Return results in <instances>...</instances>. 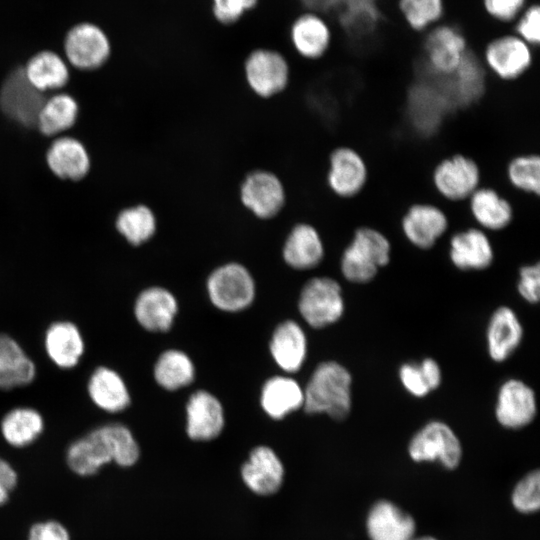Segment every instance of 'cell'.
Instances as JSON below:
<instances>
[{
  "label": "cell",
  "instance_id": "1",
  "mask_svg": "<svg viewBox=\"0 0 540 540\" xmlns=\"http://www.w3.org/2000/svg\"><path fill=\"white\" fill-rule=\"evenodd\" d=\"M139 456L132 432L122 424L112 423L74 441L67 450V463L76 474L89 476L111 461L122 467L133 466Z\"/></svg>",
  "mask_w": 540,
  "mask_h": 540
},
{
  "label": "cell",
  "instance_id": "2",
  "mask_svg": "<svg viewBox=\"0 0 540 540\" xmlns=\"http://www.w3.org/2000/svg\"><path fill=\"white\" fill-rule=\"evenodd\" d=\"M304 390L303 408L308 414H327L346 419L352 409V375L341 363L324 361L313 371Z\"/></svg>",
  "mask_w": 540,
  "mask_h": 540
},
{
  "label": "cell",
  "instance_id": "3",
  "mask_svg": "<svg viewBox=\"0 0 540 540\" xmlns=\"http://www.w3.org/2000/svg\"><path fill=\"white\" fill-rule=\"evenodd\" d=\"M391 254V242L381 230L369 225L359 226L342 251L341 274L354 284L369 283L390 263Z\"/></svg>",
  "mask_w": 540,
  "mask_h": 540
},
{
  "label": "cell",
  "instance_id": "4",
  "mask_svg": "<svg viewBox=\"0 0 540 540\" xmlns=\"http://www.w3.org/2000/svg\"><path fill=\"white\" fill-rule=\"evenodd\" d=\"M242 71L246 86L260 99L274 98L290 84V63L280 50L273 47L252 48L243 60Z\"/></svg>",
  "mask_w": 540,
  "mask_h": 540
},
{
  "label": "cell",
  "instance_id": "5",
  "mask_svg": "<svg viewBox=\"0 0 540 540\" xmlns=\"http://www.w3.org/2000/svg\"><path fill=\"white\" fill-rule=\"evenodd\" d=\"M287 189L273 170L255 168L248 171L238 186L240 205L253 218L270 221L277 218L287 204Z\"/></svg>",
  "mask_w": 540,
  "mask_h": 540
},
{
  "label": "cell",
  "instance_id": "6",
  "mask_svg": "<svg viewBox=\"0 0 540 540\" xmlns=\"http://www.w3.org/2000/svg\"><path fill=\"white\" fill-rule=\"evenodd\" d=\"M298 308L303 319L313 328L336 323L345 311L339 282L328 276L310 279L301 290Z\"/></svg>",
  "mask_w": 540,
  "mask_h": 540
},
{
  "label": "cell",
  "instance_id": "7",
  "mask_svg": "<svg viewBox=\"0 0 540 540\" xmlns=\"http://www.w3.org/2000/svg\"><path fill=\"white\" fill-rule=\"evenodd\" d=\"M479 164L463 153L438 161L431 172V183L439 196L449 202L467 201L481 186Z\"/></svg>",
  "mask_w": 540,
  "mask_h": 540
},
{
  "label": "cell",
  "instance_id": "8",
  "mask_svg": "<svg viewBox=\"0 0 540 540\" xmlns=\"http://www.w3.org/2000/svg\"><path fill=\"white\" fill-rule=\"evenodd\" d=\"M207 291L214 306L226 312L247 308L255 296V283L248 269L238 262L215 268L207 279Z\"/></svg>",
  "mask_w": 540,
  "mask_h": 540
},
{
  "label": "cell",
  "instance_id": "9",
  "mask_svg": "<svg viewBox=\"0 0 540 540\" xmlns=\"http://www.w3.org/2000/svg\"><path fill=\"white\" fill-rule=\"evenodd\" d=\"M408 454L415 462L437 461L448 469L456 468L462 458V445L446 422L431 420L410 439Z\"/></svg>",
  "mask_w": 540,
  "mask_h": 540
},
{
  "label": "cell",
  "instance_id": "10",
  "mask_svg": "<svg viewBox=\"0 0 540 540\" xmlns=\"http://www.w3.org/2000/svg\"><path fill=\"white\" fill-rule=\"evenodd\" d=\"M368 179V164L356 148L339 145L330 151L325 182L334 196L341 199L354 198L364 190Z\"/></svg>",
  "mask_w": 540,
  "mask_h": 540
},
{
  "label": "cell",
  "instance_id": "11",
  "mask_svg": "<svg viewBox=\"0 0 540 540\" xmlns=\"http://www.w3.org/2000/svg\"><path fill=\"white\" fill-rule=\"evenodd\" d=\"M423 50L428 74L446 76L460 65L469 49L460 28L452 24H439L428 30Z\"/></svg>",
  "mask_w": 540,
  "mask_h": 540
},
{
  "label": "cell",
  "instance_id": "12",
  "mask_svg": "<svg viewBox=\"0 0 540 540\" xmlns=\"http://www.w3.org/2000/svg\"><path fill=\"white\" fill-rule=\"evenodd\" d=\"M430 76L434 77L448 107L469 106L485 92V66L471 50L467 51L460 65L451 74Z\"/></svg>",
  "mask_w": 540,
  "mask_h": 540
},
{
  "label": "cell",
  "instance_id": "13",
  "mask_svg": "<svg viewBox=\"0 0 540 540\" xmlns=\"http://www.w3.org/2000/svg\"><path fill=\"white\" fill-rule=\"evenodd\" d=\"M532 62V47L515 33L494 37L484 48V66L502 81L519 79Z\"/></svg>",
  "mask_w": 540,
  "mask_h": 540
},
{
  "label": "cell",
  "instance_id": "14",
  "mask_svg": "<svg viewBox=\"0 0 540 540\" xmlns=\"http://www.w3.org/2000/svg\"><path fill=\"white\" fill-rule=\"evenodd\" d=\"M45 94L27 79L23 67L14 69L0 88V109L8 118L24 127L37 126Z\"/></svg>",
  "mask_w": 540,
  "mask_h": 540
},
{
  "label": "cell",
  "instance_id": "15",
  "mask_svg": "<svg viewBox=\"0 0 540 540\" xmlns=\"http://www.w3.org/2000/svg\"><path fill=\"white\" fill-rule=\"evenodd\" d=\"M537 410L535 391L525 381L509 378L499 386L494 415L502 427L522 429L534 421Z\"/></svg>",
  "mask_w": 540,
  "mask_h": 540
},
{
  "label": "cell",
  "instance_id": "16",
  "mask_svg": "<svg viewBox=\"0 0 540 540\" xmlns=\"http://www.w3.org/2000/svg\"><path fill=\"white\" fill-rule=\"evenodd\" d=\"M449 217L436 204L415 202L407 207L400 219L405 239L420 250H429L449 229Z\"/></svg>",
  "mask_w": 540,
  "mask_h": 540
},
{
  "label": "cell",
  "instance_id": "17",
  "mask_svg": "<svg viewBox=\"0 0 540 540\" xmlns=\"http://www.w3.org/2000/svg\"><path fill=\"white\" fill-rule=\"evenodd\" d=\"M65 55L74 67L94 70L108 60L111 44L105 32L92 23L73 26L64 40Z\"/></svg>",
  "mask_w": 540,
  "mask_h": 540
},
{
  "label": "cell",
  "instance_id": "18",
  "mask_svg": "<svg viewBox=\"0 0 540 540\" xmlns=\"http://www.w3.org/2000/svg\"><path fill=\"white\" fill-rule=\"evenodd\" d=\"M288 39L294 52L305 60H319L329 51L332 30L324 15L304 10L288 27Z\"/></svg>",
  "mask_w": 540,
  "mask_h": 540
},
{
  "label": "cell",
  "instance_id": "19",
  "mask_svg": "<svg viewBox=\"0 0 540 540\" xmlns=\"http://www.w3.org/2000/svg\"><path fill=\"white\" fill-rule=\"evenodd\" d=\"M448 256L451 264L458 270L482 271L492 265L495 251L488 233L475 226L451 235Z\"/></svg>",
  "mask_w": 540,
  "mask_h": 540
},
{
  "label": "cell",
  "instance_id": "20",
  "mask_svg": "<svg viewBox=\"0 0 540 540\" xmlns=\"http://www.w3.org/2000/svg\"><path fill=\"white\" fill-rule=\"evenodd\" d=\"M285 469L281 459L268 446H257L241 467L245 486L259 496H271L283 485Z\"/></svg>",
  "mask_w": 540,
  "mask_h": 540
},
{
  "label": "cell",
  "instance_id": "21",
  "mask_svg": "<svg viewBox=\"0 0 540 540\" xmlns=\"http://www.w3.org/2000/svg\"><path fill=\"white\" fill-rule=\"evenodd\" d=\"M524 328L517 313L509 306L497 307L489 317L485 339L488 356L495 363L508 360L519 348Z\"/></svg>",
  "mask_w": 540,
  "mask_h": 540
},
{
  "label": "cell",
  "instance_id": "22",
  "mask_svg": "<svg viewBox=\"0 0 540 540\" xmlns=\"http://www.w3.org/2000/svg\"><path fill=\"white\" fill-rule=\"evenodd\" d=\"M324 256V241L315 225L299 221L291 226L282 246V257L288 266L296 270L313 269Z\"/></svg>",
  "mask_w": 540,
  "mask_h": 540
},
{
  "label": "cell",
  "instance_id": "23",
  "mask_svg": "<svg viewBox=\"0 0 540 540\" xmlns=\"http://www.w3.org/2000/svg\"><path fill=\"white\" fill-rule=\"evenodd\" d=\"M186 431L194 441H210L220 435L224 427V411L220 401L211 393L199 390L191 395L186 405Z\"/></svg>",
  "mask_w": 540,
  "mask_h": 540
},
{
  "label": "cell",
  "instance_id": "24",
  "mask_svg": "<svg viewBox=\"0 0 540 540\" xmlns=\"http://www.w3.org/2000/svg\"><path fill=\"white\" fill-rule=\"evenodd\" d=\"M467 201L472 219L486 232L502 231L514 219L511 202L492 187L480 186Z\"/></svg>",
  "mask_w": 540,
  "mask_h": 540
},
{
  "label": "cell",
  "instance_id": "25",
  "mask_svg": "<svg viewBox=\"0 0 540 540\" xmlns=\"http://www.w3.org/2000/svg\"><path fill=\"white\" fill-rule=\"evenodd\" d=\"M366 529L370 540H413L415 522L394 503L380 500L369 510Z\"/></svg>",
  "mask_w": 540,
  "mask_h": 540
},
{
  "label": "cell",
  "instance_id": "26",
  "mask_svg": "<svg viewBox=\"0 0 540 540\" xmlns=\"http://www.w3.org/2000/svg\"><path fill=\"white\" fill-rule=\"evenodd\" d=\"M329 13L355 38L370 36L383 20L379 0H333Z\"/></svg>",
  "mask_w": 540,
  "mask_h": 540
},
{
  "label": "cell",
  "instance_id": "27",
  "mask_svg": "<svg viewBox=\"0 0 540 540\" xmlns=\"http://www.w3.org/2000/svg\"><path fill=\"white\" fill-rule=\"evenodd\" d=\"M178 304L168 290L162 287H150L143 290L134 305V314L138 323L148 331H168L174 321Z\"/></svg>",
  "mask_w": 540,
  "mask_h": 540
},
{
  "label": "cell",
  "instance_id": "28",
  "mask_svg": "<svg viewBox=\"0 0 540 540\" xmlns=\"http://www.w3.org/2000/svg\"><path fill=\"white\" fill-rule=\"evenodd\" d=\"M51 172L60 179L78 181L90 170V158L85 146L73 137H61L52 142L46 153Z\"/></svg>",
  "mask_w": 540,
  "mask_h": 540
},
{
  "label": "cell",
  "instance_id": "29",
  "mask_svg": "<svg viewBox=\"0 0 540 540\" xmlns=\"http://www.w3.org/2000/svg\"><path fill=\"white\" fill-rule=\"evenodd\" d=\"M45 350L58 367L76 366L84 353V340L78 327L69 321L52 323L45 332Z\"/></svg>",
  "mask_w": 540,
  "mask_h": 540
},
{
  "label": "cell",
  "instance_id": "30",
  "mask_svg": "<svg viewBox=\"0 0 540 540\" xmlns=\"http://www.w3.org/2000/svg\"><path fill=\"white\" fill-rule=\"evenodd\" d=\"M270 352L282 370L297 372L307 354V339L301 326L292 320L279 324L271 338Z\"/></svg>",
  "mask_w": 540,
  "mask_h": 540
},
{
  "label": "cell",
  "instance_id": "31",
  "mask_svg": "<svg viewBox=\"0 0 540 540\" xmlns=\"http://www.w3.org/2000/svg\"><path fill=\"white\" fill-rule=\"evenodd\" d=\"M87 390L92 402L106 412L117 413L130 404V395L124 380L116 371L105 366L92 372Z\"/></svg>",
  "mask_w": 540,
  "mask_h": 540
},
{
  "label": "cell",
  "instance_id": "32",
  "mask_svg": "<svg viewBox=\"0 0 540 540\" xmlns=\"http://www.w3.org/2000/svg\"><path fill=\"white\" fill-rule=\"evenodd\" d=\"M36 375L34 362L10 336L0 334V389L30 384Z\"/></svg>",
  "mask_w": 540,
  "mask_h": 540
},
{
  "label": "cell",
  "instance_id": "33",
  "mask_svg": "<svg viewBox=\"0 0 540 540\" xmlns=\"http://www.w3.org/2000/svg\"><path fill=\"white\" fill-rule=\"evenodd\" d=\"M304 390L292 378L274 376L268 379L261 392V406L271 418L279 420L303 407Z\"/></svg>",
  "mask_w": 540,
  "mask_h": 540
},
{
  "label": "cell",
  "instance_id": "34",
  "mask_svg": "<svg viewBox=\"0 0 540 540\" xmlns=\"http://www.w3.org/2000/svg\"><path fill=\"white\" fill-rule=\"evenodd\" d=\"M115 228L130 245L140 246L156 235L158 217L151 206L137 203L118 212L115 218Z\"/></svg>",
  "mask_w": 540,
  "mask_h": 540
},
{
  "label": "cell",
  "instance_id": "35",
  "mask_svg": "<svg viewBox=\"0 0 540 540\" xmlns=\"http://www.w3.org/2000/svg\"><path fill=\"white\" fill-rule=\"evenodd\" d=\"M28 81L45 93L64 87L69 80V70L62 58L53 51H40L23 67Z\"/></svg>",
  "mask_w": 540,
  "mask_h": 540
},
{
  "label": "cell",
  "instance_id": "36",
  "mask_svg": "<svg viewBox=\"0 0 540 540\" xmlns=\"http://www.w3.org/2000/svg\"><path fill=\"white\" fill-rule=\"evenodd\" d=\"M44 429L41 414L29 407L10 410L1 421L4 439L12 446L23 447L34 442Z\"/></svg>",
  "mask_w": 540,
  "mask_h": 540
},
{
  "label": "cell",
  "instance_id": "37",
  "mask_svg": "<svg viewBox=\"0 0 540 540\" xmlns=\"http://www.w3.org/2000/svg\"><path fill=\"white\" fill-rule=\"evenodd\" d=\"M79 107L69 94L61 93L47 99L42 106L37 128L45 136H54L70 129L77 120Z\"/></svg>",
  "mask_w": 540,
  "mask_h": 540
},
{
  "label": "cell",
  "instance_id": "38",
  "mask_svg": "<svg viewBox=\"0 0 540 540\" xmlns=\"http://www.w3.org/2000/svg\"><path fill=\"white\" fill-rule=\"evenodd\" d=\"M194 375L193 362L180 350L171 349L163 352L154 366L156 382L170 391L189 385Z\"/></svg>",
  "mask_w": 540,
  "mask_h": 540
},
{
  "label": "cell",
  "instance_id": "39",
  "mask_svg": "<svg viewBox=\"0 0 540 540\" xmlns=\"http://www.w3.org/2000/svg\"><path fill=\"white\" fill-rule=\"evenodd\" d=\"M509 184L517 191L534 195L540 194V157L537 153H522L509 160L506 166Z\"/></svg>",
  "mask_w": 540,
  "mask_h": 540
},
{
  "label": "cell",
  "instance_id": "40",
  "mask_svg": "<svg viewBox=\"0 0 540 540\" xmlns=\"http://www.w3.org/2000/svg\"><path fill=\"white\" fill-rule=\"evenodd\" d=\"M398 8L407 25L422 32L435 26L444 15V0H398Z\"/></svg>",
  "mask_w": 540,
  "mask_h": 540
},
{
  "label": "cell",
  "instance_id": "41",
  "mask_svg": "<svg viewBox=\"0 0 540 540\" xmlns=\"http://www.w3.org/2000/svg\"><path fill=\"white\" fill-rule=\"evenodd\" d=\"M260 0H210L212 18L220 26L231 27L255 10Z\"/></svg>",
  "mask_w": 540,
  "mask_h": 540
},
{
  "label": "cell",
  "instance_id": "42",
  "mask_svg": "<svg viewBox=\"0 0 540 540\" xmlns=\"http://www.w3.org/2000/svg\"><path fill=\"white\" fill-rule=\"evenodd\" d=\"M512 504L521 513H532L540 506V474L538 470L530 472L515 486Z\"/></svg>",
  "mask_w": 540,
  "mask_h": 540
},
{
  "label": "cell",
  "instance_id": "43",
  "mask_svg": "<svg viewBox=\"0 0 540 540\" xmlns=\"http://www.w3.org/2000/svg\"><path fill=\"white\" fill-rule=\"evenodd\" d=\"M515 34L531 47L540 42V9L537 4L524 8L515 20Z\"/></svg>",
  "mask_w": 540,
  "mask_h": 540
},
{
  "label": "cell",
  "instance_id": "44",
  "mask_svg": "<svg viewBox=\"0 0 540 540\" xmlns=\"http://www.w3.org/2000/svg\"><path fill=\"white\" fill-rule=\"evenodd\" d=\"M517 291L520 297L529 304H536L540 299V265L525 264L518 272Z\"/></svg>",
  "mask_w": 540,
  "mask_h": 540
},
{
  "label": "cell",
  "instance_id": "45",
  "mask_svg": "<svg viewBox=\"0 0 540 540\" xmlns=\"http://www.w3.org/2000/svg\"><path fill=\"white\" fill-rule=\"evenodd\" d=\"M398 378L402 387L413 397L423 398L431 392L417 362L402 363L398 369Z\"/></svg>",
  "mask_w": 540,
  "mask_h": 540
},
{
  "label": "cell",
  "instance_id": "46",
  "mask_svg": "<svg viewBox=\"0 0 540 540\" xmlns=\"http://www.w3.org/2000/svg\"><path fill=\"white\" fill-rule=\"evenodd\" d=\"M485 12L502 23L513 22L526 7V0H482Z\"/></svg>",
  "mask_w": 540,
  "mask_h": 540
},
{
  "label": "cell",
  "instance_id": "47",
  "mask_svg": "<svg viewBox=\"0 0 540 540\" xmlns=\"http://www.w3.org/2000/svg\"><path fill=\"white\" fill-rule=\"evenodd\" d=\"M28 540H69V534L60 523L46 521L31 527Z\"/></svg>",
  "mask_w": 540,
  "mask_h": 540
},
{
  "label": "cell",
  "instance_id": "48",
  "mask_svg": "<svg viewBox=\"0 0 540 540\" xmlns=\"http://www.w3.org/2000/svg\"><path fill=\"white\" fill-rule=\"evenodd\" d=\"M418 365L429 390L432 392L438 389L442 383V370L438 362L426 357L418 362Z\"/></svg>",
  "mask_w": 540,
  "mask_h": 540
},
{
  "label": "cell",
  "instance_id": "49",
  "mask_svg": "<svg viewBox=\"0 0 540 540\" xmlns=\"http://www.w3.org/2000/svg\"><path fill=\"white\" fill-rule=\"evenodd\" d=\"M17 483V474L11 465L0 458V505L4 504Z\"/></svg>",
  "mask_w": 540,
  "mask_h": 540
},
{
  "label": "cell",
  "instance_id": "50",
  "mask_svg": "<svg viewBox=\"0 0 540 540\" xmlns=\"http://www.w3.org/2000/svg\"><path fill=\"white\" fill-rule=\"evenodd\" d=\"M305 10L324 15L329 13L333 0H298Z\"/></svg>",
  "mask_w": 540,
  "mask_h": 540
},
{
  "label": "cell",
  "instance_id": "51",
  "mask_svg": "<svg viewBox=\"0 0 540 540\" xmlns=\"http://www.w3.org/2000/svg\"><path fill=\"white\" fill-rule=\"evenodd\" d=\"M413 540H437L433 537H430V536H424V537H420V538H416V539H413Z\"/></svg>",
  "mask_w": 540,
  "mask_h": 540
}]
</instances>
